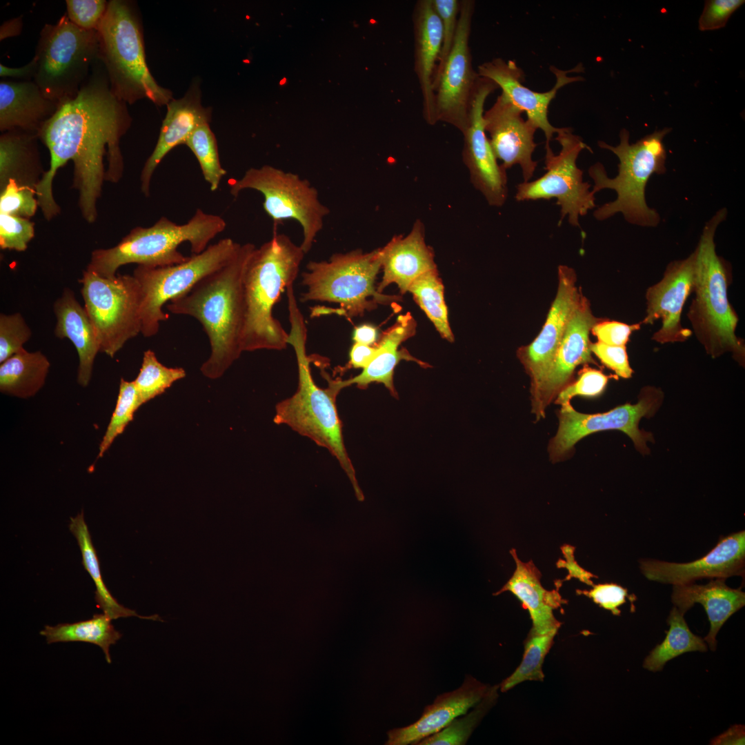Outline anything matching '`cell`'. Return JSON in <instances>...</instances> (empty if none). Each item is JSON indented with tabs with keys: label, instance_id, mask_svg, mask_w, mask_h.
I'll return each instance as SVG.
<instances>
[{
	"label": "cell",
	"instance_id": "22",
	"mask_svg": "<svg viewBox=\"0 0 745 745\" xmlns=\"http://www.w3.org/2000/svg\"><path fill=\"white\" fill-rule=\"evenodd\" d=\"M523 112L512 104L503 95L484 112V130L497 160L507 170L520 166L524 181H529L537 166L533 159L537 147L534 135L537 130Z\"/></svg>",
	"mask_w": 745,
	"mask_h": 745
},
{
	"label": "cell",
	"instance_id": "55",
	"mask_svg": "<svg viewBox=\"0 0 745 745\" xmlns=\"http://www.w3.org/2000/svg\"><path fill=\"white\" fill-rule=\"evenodd\" d=\"M35 74V63L32 59L26 65L19 68L7 67L0 64V76L1 77H12L21 81L33 80Z\"/></svg>",
	"mask_w": 745,
	"mask_h": 745
},
{
	"label": "cell",
	"instance_id": "17",
	"mask_svg": "<svg viewBox=\"0 0 745 745\" xmlns=\"http://www.w3.org/2000/svg\"><path fill=\"white\" fill-rule=\"evenodd\" d=\"M557 273V294L541 331L530 344L517 350V356L530 377L532 413L535 416L542 386L582 294L581 288L577 287V275L573 268L560 265Z\"/></svg>",
	"mask_w": 745,
	"mask_h": 745
},
{
	"label": "cell",
	"instance_id": "48",
	"mask_svg": "<svg viewBox=\"0 0 745 745\" xmlns=\"http://www.w3.org/2000/svg\"><path fill=\"white\" fill-rule=\"evenodd\" d=\"M432 1L434 8L441 20L443 30L442 46L434 77L435 81L442 70L455 39L460 10V1L432 0Z\"/></svg>",
	"mask_w": 745,
	"mask_h": 745
},
{
	"label": "cell",
	"instance_id": "57",
	"mask_svg": "<svg viewBox=\"0 0 745 745\" xmlns=\"http://www.w3.org/2000/svg\"><path fill=\"white\" fill-rule=\"evenodd\" d=\"M573 547L567 546L563 548L564 555L568 559L567 568L570 573V575L580 579L582 582L586 583L588 585L593 586V583L591 581V577H596L590 573L582 568L573 559Z\"/></svg>",
	"mask_w": 745,
	"mask_h": 745
},
{
	"label": "cell",
	"instance_id": "44",
	"mask_svg": "<svg viewBox=\"0 0 745 745\" xmlns=\"http://www.w3.org/2000/svg\"><path fill=\"white\" fill-rule=\"evenodd\" d=\"M0 213L30 219L39 207L36 189L10 180L0 190Z\"/></svg>",
	"mask_w": 745,
	"mask_h": 745
},
{
	"label": "cell",
	"instance_id": "50",
	"mask_svg": "<svg viewBox=\"0 0 745 745\" xmlns=\"http://www.w3.org/2000/svg\"><path fill=\"white\" fill-rule=\"evenodd\" d=\"M744 2V0L706 1L698 21L699 30H714L724 27L732 14Z\"/></svg>",
	"mask_w": 745,
	"mask_h": 745
},
{
	"label": "cell",
	"instance_id": "33",
	"mask_svg": "<svg viewBox=\"0 0 745 745\" xmlns=\"http://www.w3.org/2000/svg\"><path fill=\"white\" fill-rule=\"evenodd\" d=\"M38 135L19 130L0 137V190L10 180L36 189L43 171L37 146Z\"/></svg>",
	"mask_w": 745,
	"mask_h": 745
},
{
	"label": "cell",
	"instance_id": "25",
	"mask_svg": "<svg viewBox=\"0 0 745 745\" xmlns=\"http://www.w3.org/2000/svg\"><path fill=\"white\" fill-rule=\"evenodd\" d=\"M489 686L471 675H466L457 689L439 695L427 705L414 723L388 733V745H416L422 739L446 727L455 718L474 707L485 696Z\"/></svg>",
	"mask_w": 745,
	"mask_h": 745
},
{
	"label": "cell",
	"instance_id": "2",
	"mask_svg": "<svg viewBox=\"0 0 745 745\" xmlns=\"http://www.w3.org/2000/svg\"><path fill=\"white\" fill-rule=\"evenodd\" d=\"M255 248L251 243L241 244L228 264L167 304L171 313L191 316L203 326L211 352L201 371L208 378L221 377L243 352L246 312L244 275Z\"/></svg>",
	"mask_w": 745,
	"mask_h": 745
},
{
	"label": "cell",
	"instance_id": "7",
	"mask_svg": "<svg viewBox=\"0 0 745 745\" xmlns=\"http://www.w3.org/2000/svg\"><path fill=\"white\" fill-rule=\"evenodd\" d=\"M226 226L222 217L199 208L182 225L162 217L150 227L132 229L113 247L94 250L86 270L113 278L121 266L128 264L150 267L181 264L189 257L177 249L182 243L189 242L192 255L199 254Z\"/></svg>",
	"mask_w": 745,
	"mask_h": 745
},
{
	"label": "cell",
	"instance_id": "19",
	"mask_svg": "<svg viewBox=\"0 0 745 745\" xmlns=\"http://www.w3.org/2000/svg\"><path fill=\"white\" fill-rule=\"evenodd\" d=\"M582 65L568 70L558 69L554 66L550 70L556 77L554 87L545 92H538L524 86L522 82L524 74L515 61H506L501 58H495L484 62L477 68L479 77L493 81L501 89L503 95L512 104L523 112H526L527 119L537 128L543 131L546 137V146L554 134H557L562 128L554 127L549 121L548 113L551 101L555 97L557 91L563 86L577 81L581 77H568L569 72H579L582 70Z\"/></svg>",
	"mask_w": 745,
	"mask_h": 745
},
{
	"label": "cell",
	"instance_id": "18",
	"mask_svg": "<svg viewBox=\"0 0 745 745\" xmlns=\"http://www.w3.org/2000/svg\"><path fill=\"white\" fill-rule=\"evenodd\" d=\"M497 88L493 81L479 77L471 102L468 126L462 134V159L473 186L490 206L501 207L508 193L506 170L498 163L491 148L483 118L485 101Z\"/></svg>",
	"mask_w": 745,
	"mask_h": 745
},
{
	"label": "cell",
	"instance_id": "8",
	"mask_svg": "<svg viewBox=\"0 0 745 745\" xmlns=\"http://www.w3.org/2000/svg\"><path fill=\"white\" fill-rule=\"evenodd\" d=\"M670 131L668 128L655 130L630 144L629 132L622 129L617 146L598 141L601 148L613 152L619 162L618 174L614 178L608 177L604 166L599 162L588 169V174L594 181L592 192L595 195L603 189L614 190L617 193L615 200L604 203L594 211L596 219L606 220L620 212L632 224L648 227L659 224V215L646 204L645 190L653 175H662L666 172V152L663 139Z\"/></svg>",
	"mask_w": 745,
	"mask_h": 745
},
{
	"label": "cell",
	"instance_id": "38",
	"mask_svg": "<svg viewBox=\"0 0 745 745\" xmlns=\"http://www.w3.org/2000/svg\"><path fill=\"white\" fill-rule=\"evenodd\" d=\"M415 300L433 322L441 336L454 341L444 301V286L436 270L428 271L415 279L409 286Z\"/></svg>",
	"mask_w": 745,
	"mask_h": 745
},
{
	"label": "cell",
	"instance_id": "21",
	"mask_svg": "<svg viewBox=\"0 0 745 745\" xmlns=\"http://www.w3.org/2000/svg\"><path fill=\"white\" fill-rule=\"evenodd\" d=\"M745 532L741 530L719 539L704 557L688 563H673L657 559L639 560L641 572L648 579L664 584L681 585L703 578L726 579L744 576Z\"/></svg>",
	"mask_w": 745,
	"mask_h": 745
},
{
	"label": "cell",
	"instance_id": "15",
	"mask_svg": "<svg viewBox=\"0 0 745 745\" xmlns=\"http://www.w3.org/2000/svg\"><path fill=\"white\" fill-rule=\"evenodd\" d=\"M662 397L659 389L646 387L636 404H626L608 412L596 414L579 413L570 404L562 406L557 413V432L548 446L550 460L555 463L564 459L570 456L574 446L581 439L591 433L608 430L624 432L632 439L639 451L647 453L649 450L646 442L653 441L652 435L639 429V421L642 417H648L655 413Z\"/></svg>",
	"mask_w": 745,
	"mask_h": 745
},
{
	"label": "cell",
	"instance_id": "43",
	"mask_svg": "<svg viewBox=\"0 0 745 745\" xmlns=\"http://www.w3.org/2000/svg\"><path fill=\"white\" fill-rule=\"evenodd\" d=\"M141 405L134 381L121 378L116 406L99 445L98 457L103 456L115 438L123 432L133 419L135 413Z\"/></svg>",
	"mask_w": 745,
	"mask_h": 745
},
{
	"label": "cell",
	"instance_id": "36",
	"mask_svg": "<svg viewBox=\"0 0 745 745\" xmlns=\"http://www.w3.org/2000/svg\"><path fill=\"white\" fill-rule=\"evenodd\" d=\"M111 621L104 613L95 614L88 620L46 626L40 634L46 637L48 644L83 642L97 645L103 650L107 662L110 664V646L121 637Z\"/></svg>",
	"mask_w": 745,
	"mask_h": 745
},
{
	"label": "cell",
	"instance_id": "41",
	"mask_svg": "<svg viewBox=\"0 0 745 745\" xmlns=\"http://www.w3.org/2000/svg\"><path fill=\"white\" fill-rule=\"evenodd\" d=\"M557 632L544 635L529 633L525 642L522 661L515 670L499 685L501 692H506L525 681L543 682L544 675L542 665Z\"/></svg>",
	"mask_w": 745,
	"mask_h": 745
},
{
	"label": "cell",
	"instance_id": "11",
	"mask_svg": "<svg viewBox=\"0 0 745 745\" xmlns=\"http://www.w3.org/2000/svg\"><path fill=\"white\" fill-rule=\"evenodd\" d=\"M240 246L225 238L181 264L163 267L138 265L132 275L141 288L143 336H155L160 323L168 319L170 316L163 310L164 304L186 294L201 279L228 264Z\"/></svg>",
	"mask_w": 745,
	"mask_h": 745
},
{
	"label": "cell",
	"instance_id": "35",
	"mask_svg": "<svg viewBox=\"0 0 745 745\" xmlns=\"http://www.w3.org/2000/svg\"><path fill=\"white\" fill-rule=\"evenodd\" d=\"M69 528L79 544L81 552L83 565L95 584L97 605L103 610V613L112 620L131 616L156 619L154 617L139 616L135 611L127 608L118 603L110 594L103 581L96 550L93 546L83 512L78 514L75 517L70 518Z\"/></svg>",
	"mask_w": 745,
	"mask_h": 745
},
{
	"label": "cell",
	"instance_id": "10",
	"mask_svg": "<svg viewBox=\"0 0 745 745\" xmlns=\"http://www.w3.org/2000/svg\"><path fill=\"white\" fill-rule=\"evenodd\" d=\"M306 268L301 301L339 304L337 312L348 319L398 299L379 292L375 285L381 269L379 248L369 252L357 249L335 253L328 261H310Z\"/></svg>",
	"mask_w": 745,
	"mask_h": 745
},
{
	"label": "cell",
	"instance_id": "58",
	"mask_svg": "<svg viewBox=\"0 0 745 745\" xmlns=\"http://www.w3.org/2000/svg\"><path fill=\"white\" fill-rule=\"evenodd\" d=\"M377 330L375 326L370 324H363L356 327L352 335V339L355 343L365 345L371 346L374 344L377 341Z\"/></svg>",
	"mask_w": 745,
	"mask_h": 745
},
{
	"label": "cell",
	"instance_id": "16",
	"mask_svg": "<svg viewBox=\"0 0 745 745\" xmlns=\"http://www.w3.org/2000/svg\"><path fill=\"white\" fill-rule=\"evenodd\" d=\"M475 2L460 1L457 32L452 49L433 83L436 123H447L466 131L471 102L479 76L473 68L469 46Z\"/></svg>",
	"mask_w": 745,
	"mask_h": 745
},
{
	"label": "cell",
	"instance_id": "47",
	"mask_svg": "<svg viewBox=\"0 0 745 745\" xmlns=\"http://www.w3.org/2000/svg\"><path fill=\"white\" fill-rule=\"evenodd\" d=\"M34 236V223L30 219L0 213V248L25 251Z\"/></svg>",
	"mask_w": 745,
	"mask_h": 745
},
{
	"label": "cell",
	"instance_id": "56",
	"mask_svg": "<svg viewBox=\"0 0 745 745\" xmlns=\"http://www.w3.org/2000/svg\"><path fill=\"white\" fill-rule=\"evenodd\" d=\"M744 726L734 725L714 738L711 744L715 745L744 744Z\"/></svg>",
	"mask_w": 745,
	"mask_h": 745
},
{
	"label": "cell",
	"instance_id": "24",
	"mask_svg": "<svg viewBox=\"0 0 745 745\" xmlns=\"http://www.w3.org/2000/svg\"><path fill=\"white\" fill-rule=\"evenodd\" d=\"M199 86V79L192 81L183 97L172 98L166 105L167 112L157 143L140 175L141 191L146 197L150 195L152 175L166 155L176 146L184 145L199 126L211 120L212 108L202 105Z\"/></svg>",
	"mask_w": 745,
	"mask_h": 745
},
{
	"label": "cell",
	"instance_id": "52",
	"mask_svg": "<svg viewBox=\"0 0 745 745\" xmlns=\"http://www.w3.org/2000/svg\"><path fill=\"white\" fill-rule=\"evenodd\" d=\"M640 322L627 324L617 321L601 319L591 329L597 341L609 346H626L630 334L640 328Z\"/></svg>",
	"mask_w": 745,
	"mask_h": 745
},
{
	"label": "cell",
	"instance_id": "9",
	"mask_svg": "<svg viewBox=\"0 0 745 745\" xmlns=\"http://www.w3.org/2000/svg\"><path fill=\"white\" fill-rule=\"evenodd\" d=\"M97 30H83L63 14L54 24H45L34 56L33 81L59 108L74 99L98 60Z\"/></svg>",
	"mask_w": 745,
	"mask_h": 745
},
{
	"label": "cell",
	"instance_id": "26",
	"mask_svg": "<svg viewBox=\"0 0 745 745\" xmlns=\"http://www.w3.org/2000/svg\"><path fill=\"white\" fill-rule=\"evenodd\" d=\"M413 17L414 70L422 95V115L428 124L435 125L433 81L442 46V24L432 0L417 1Z\"/></svg>",
	"mask_w": 745,
	"mask_h": 745
},
{
	"label": "cell",
	"instance_id": "5",
	"mask_svg": "<svg viewBox=\"0 0 745 745\" xmlns=\"http://www.w3.org/2000/svg\"><path fill=\"white\" fill-rule=\"evenodd\" d=\"M727 216L719 210L704 225L694 250L695 297L687 317L698 341L707 353L717 357L731 352L739 361L744 357V341L735 334L738 316L728 299L731 281L730 265L715 250V234Z\"/></svg>",
	"mask_w": 745,
	"mask_h": 745
},
{
	"label": "cell",
	"instance_id": "1",
	"mask_svg": "<svg viewBox=\"0 0 745 745\" xmlns=\"http://www.w3.org/2000/svg\"><path fill=\"white\" fill-rule=\"evenodd\" d=\"M126 103L111 91L105 68L98 58L77 96L61 106L40 129L39 139L48 148L50 167L36 187L45 219L60 213L52 184L60 168L73 163L72 187L86 221L98 218L97 203L105 181L118 183L124 171L121 137L131 126Z\"/></svg>",
	"mask_w": 745,
	"mask_h": 745
},
{
	"label": "cell",
	"instance_id": "4",
	"mask_svg": "<svg viewBox=\"0 0 745 745\" xmlns=\"http://www.w3.org/2000/svg\"><path fill=\"white\" fill-rule=\"evenodd\" d=\"M305 254L289 237L277 233L252 252L244 275L243 352L286 348L288 333L272 315V309L284 288L293 284Z\"/></svg>",
	"mask_w": 745,
	"mask_h": 745
},
{
	"label": "cell",
	"instance_id": "53",
	"mask_svg": "<svg viewBox=\"0 0 745 745\" xmlns=\"http://www.w3.org/2000/svg\"><path fill=\"white\" fill-rule=\"evenodd\" d=\"M580 593L590 598L599 606L611 611L615 615H620L621 611L618 607L626 602V597L628 596L626 588L613 583L593 584L592 589L582 590Z\"/></svg>",
	"mask_w": 745,
	"mask_h": 745
},
{
	"label": "cell",
	"instance_id": "32",
	"mask_svg": "<svg viewBox=\"0 0 745 745\" xmlns=\"http://www.w3.org/2000/svg\"><path fill=\"white\" fill-rule=\"evenodd\" d=\"M57 323L54 334L67 338L74 346L79 355L77 381L86 387L92 377L95 359L100 352L99 343L92 323L75 297L74 292L65 288L53 304Z\"/></svg>",
	"mask_w": 745,
	"mask_h": 745
},
{
	"label": "cell",
	"instance_id": "42",
	"mask_svg": "<svg viewBox=\"0 0 745 745\" xmlns=\"http://www.w3.org/2000/svg\"><path fill=\"white\" fill-rule=\"evenodd\" d=\"M184 145L195 155L210 190H217L227 172L221 165L217 139L209 123L199 126Z\"/></svg>",
	"mask_w": 745,
	"mask_h": 745
},
{
	"label": "cell",
	"instance_id": "20",
	"mask_svg": "<svg viewBox=\"0 0 745 745\" xmlns=\"http://www.w3.org/2000/svg\"><path fill=\"white\" fill-rule=\"evenodd\" d=\"M694 282L692 252L686 259L668 264L661 281L647 289L646 315L640 324L662 321L661 328L653 335V340L660 344L683 342L692 335L691 330L682 327L681 314L686 300L693 292Z\"/></svg>",
	"mask_w": 745,
	"mask_h": 745
},
{
	"label": "cell",
	"instance_id": "27",
	"mask_svg": "<svg viewBox=\"0 0 745 745\" xmlns=\"http://www.w3.org/2000/svg\"><path fill=\"white\" fill-rule=\"evenodd\" d=\"M379 248L383 277L377 290L380 293L391 284L405 293L415 279L437 269L433 252L425 242L424 226L419 219L406 236H395Z\"/></svg>",
	"mask_w": 745,
	"mask_h": 745
},
{
	"label": "cell",
	"instance_id": "49",
	"mask_svg": "<svg viewBox=\"0 0 745 745\" xmlns=\"http://www.w3.org/2000/svg\"><path fill=\"white\" fill-rule=\"evenodd\" d=\"M108 3L105 0H66L67 16L81 29L97 30Z\"/></svg>",
	"mask_w": 745,
	"mask_h": 745
},
{
	"label": "cell",
	"instance_id": "13",
	"mask_svg": "<svg viewBox=\"0 0 745 745\" xmlns=\"http://www.w3.org/2000/svg\"><path fill=\"white\" fill-rule=\"evenodd\" d=\"M79 282L100 352L112 358L128 340L141 333L139 284L133 275L105 278L86 269Z\"/></svg>",
	"mask_w": 745,
	"mask_h": 745
},
{
	"label": "cell",
	"instance_id": "28",
	"mask_svg": "<svg viewBox=\"0 0 745 745\" xmlns=\"http://www.w3.org/2000/svg\"><path fill=\"white\" fill-rule=\"evenodd\" d=\"M59 106L45 97L33 80L0 82V130L38 135Z\"/></svg>",
	"mask_w": 745,
	"mask_h": 745
},
{
	"label": "cell",
	"instance_id": "29",
	"mask_svg": "<svg viewBox=\"0 0 745 745\" xmlns=\"http://www.w3.org/2000/svg\"><path fill=\"white\" fill-rule=\"evenodd\" d=\"M516 564L515 570L508 582L493 595L509 591L528 610L532 620L530 633L544 635L557 631L560 623L555 617L553 610L560 606L563 600L558 592L546 590L541 584L542 575L532 561L523 562L513 548L510 551Z\"/></svg>",
	"mask_w": 745,
	"mask_h": 745
},
{
	"label": "cell",
	"instance_id": "31",
	"mask_svg": "<svg viewBox=\"0 0 745 745\" xmlns=\"http://www.w3.org/2000/svg\"><path fill=\"white\" fill-rule=\"evenodd\" d=\"M415 322L409 313L400 315L396 323L383 332L379 342V351L361 373L346 380L328 381V388L335 394L344 388L355 384L358 388H366L372 383H379L397 396L393 384L394 370L402 359H415L404 349L399 350L400 344L415 333Z\"/></svg>",
	"mask_w": 745,
	"mask_h": 745
},
{
	"label": "cell",
	"instance_id": "30",
	"mask_svg": "<svg viewBox=\"0 0 745 745\" xmlns=\"http://www.w3.org/2000/svg\"><path fill=\"white\" fill-rule=\"evenodd\" d=\"M724 581L716 578L704 585H673L671 595L674 606L684 614L696 603L704 606L711 626L704 639L712 650L716 648V635L724 624L745 604L744 592L728 587Z\"/></svg>",
	"mask_w": 745,
	"mask_h": 745
},
{
	"label": "cell",
	"instance_id": "39",
	"mask_svg": "<svg viewBox=\"0 0 745 745\" xmlns=\"http://www.w3.org/2000/svg\"><path fill=\"white\" fill-rule=\"evenodd\" d=\"M499 685L490 687L482 699L468 713L455 718L446 727L417 743L416 745H464L480 722L495 704Z\"/></svg>",
	"mask_w": 745,
	"mask_h": 745
},
{
	"label": "cell",
	"instance_id": "46",
	"mask_svg": "<svg viewBox=\"0 0 745 745\" xmlns=\"http://www.w3.org/2000/svg\"><path fill=\"white\" fill-rule=\"evenodd\" d=\"M609 377L601 370L588 366L579 372L578 377L564 388L557 395L555 404L562 406L570 404L571 399L577 395L594 397L604 390Z\"/></svg>",
	"mask_w": 745,
	"mask_h": 745
},
{
	"label": "cell",
	"instance_id": "12",
	"mask_svg": "<svg viewBox=\"0 0 745 745\" xmlns=\"http://www.w3.org/2000/svg\"><path fill=\"white\" fill-rule=\"evenodd\" d=\"M229 189L234 197L246 189L261 192L264 209L275 226L286 219L298 221L303 231L300 246L305 253L312 248L330 212L308 180L269 165L249 168L241 179L229 181Z\"/></svg>",
	"mask_w": 745,
	"mask_h": 745
},
{
	"label": "cell",
	"instance_id": "23",
	"mask_svg": "<svg viewBox=\"0 0 745 745\" xmlns=\"http://www.w3.org/2000/svg\"><path fill=\"white\" fill-rule=\"evenodd\" d=\"M602 318L594 316L588 299L582 294L567 325L556 352L551 369L542 386L537 420L545 416V409L559 393L573 381L577 367L595 364L590 350L589 335Z\"/></svg>",
	"mask_w": 745,
	"mask_h": 745
},
{
	"label": "cell",
	"instance_id": "51",
	"mask_svg": "<svg viewBox=\"0 0 745 745\" xmlns=\"http://www.w3.org/2000/svg\"><path fill=\"white\" fill-rule=\"evenodd\" d=\"M590 350L603 365L622 378L631 377L633 370L629 365L626 346H609L597 341L590 344Z\"/></svg>",
	"mask_w": 745,
	"mask_h": 745
},
{
	"label": "cell",
	"instance_id": "3",
	"mask_svg": "<svg viewBox=\"0 0 745 745\" xmlns=\"http://www.w3.org/2000/svg\"><path fill=\"white\" fill-rule=\"evenodd\" d=\"M290 330L288 344L295 350L298 366V386L290 397L275 406L273 421L284 424L319 446L326 448L339 461L351 480L358 499L364 496L355 478V470L344 444L342 424L336 397L328 387L321 388L315 382L306 354L307 328L299 309L292 288L286 290Z\"/></svg>",
	"mask_w": 745,
	"mask_h": 745
},
{
	"label": "cell",
	"instance_id": "40",
	"mask_svg": "<svg viewBox=\"0 0 745 745\" xmlns=\"http://www.w3.org/2000/svg\"><path fill=\"white\" fill-rule=\"evenodd\" d=\"M186 375L183 368L166 367L158 360L153 350H147L139 372L133 381L141 404L161 395Z\"/></svg>",
	"mask_w": 745,
	"mask_h": 745
},
{
	"label": "cell",
	"instance_id": "34",
	"mask_svg": "<svg viewBox=\"0 0 745 745\" xmlns=\"http://www.w3.org/2000/svg\"><path fill=\"white\" fill-rule=\"evenodd\" d=\"M50 365L41 351L23 348L1 363V393L23 399L34 396L44 385Z\"/></svg>",
	"mask_w": 745,
	"mask_h": 745
},
{
	"label": "cell",
	"instance_id": "59",
	"mask_svg": "<svg viewBox=\"0 0 745 745\" xmlns=\"http://www.w3.org/2000/svg\"><path fill=\"white\" fill-rule=\"evenodd\" d=\"M21 27L22 21L19 17L5 22L1 27V39L19 34Z\"/></svg>",
	"mask_w": 745,
	"mask_h": 745
},
{
	"label": "cell",
	"instance_id": "6",
	"mask_svg": "<svg viewBox=\"0 0 745 745\" xmlns=\"http://www.w3.org/2000/svg\"><path fill=\"white\" fill-rule=\"evenodd\" d=\"M97 32L98 58L112 93L126 103L148 99L157 106L167 105L172 92L158 84L149 70L136 4L126 0L109 1Z\"/></svg>",
	"mask_w": 745,
	"mask_h": 745
},
{
	"label": "cell",
	"instance_id": "45",
	"mask_svg": "<svg viewBox=\"0 0 745 745\" xmlns=\"http://www.w3.org/2000/svg\"><path fill=\"white\" fill-rule=\"evenodd\" d=\"M32 331L20 312L0 315V364L23 348Z\"/></svg>",
	"mask_w": 745,
	"mask_h": 745
},
{
	"label": "cell",
	"instance_id": "37",
	"mask_svg": "<svg viewBox=\"0 0 745 745\" xmlns=\"http://www.w3.org/2000/svg\"><path fill=\"white\" fill-rule=\"evenodd\" d=\"M684 615V613L676 607L672 608L667 619L669 629L666 636L645 658L644 668L653 672L660 671L667 662L685 653L707 650L704 639L691 631Z\"/></svg>",
	"mask_w": 745,
	"mask_h": 745
},
{
	"label": "cell",
	"instance_id": "60",
	"mask_svg": "<svg viewBox=\"0 0 745 745\" xmlns=\"http://www.w3.org/2000/svg\"><path fill=\"white\" fill-rule=\"evenodd\" d=\"M286 78H284V79H282V80L281 81L280 83H281V84H284V83H286Z\"/></svg>",
	"mask_w": 745,
	"mask_h": 745
},
{
	"label": "cell",
	"instance_id": "14",
	"mask_svg": "<svg viewBox=\"0 0 745 745\" xmlns=\"http://www.w3.org/2000/svg\"><path fill=\"white\" fill-rule=\"evenodd\" d=\"M555 139L561 150L555 155L550 145L545 146L546 172L534 181L519 183L515 197L518 201L555 198L560 206L559 225L568 217L570 225L579 227V217L596 205L595 194L590 190V184L583 181V171L577 167V159L583 150L593 151L569 128H562Z\"/></svg>",
	"mask_w": 745,
	"mask_h": 745
},
{
	"label": "cell",
	"instance_id": "54",
	"mask_svg": "<svg viewBox=\"0 0 745 745\" xmlns=\"http://www.w3.org/2000/svg\"><path fill=\"white\" fill-rule=\"evenodd\" d=\"M379 346L355 343L349 353V364L355 368H364L375 357Z\"/></svg>",
	"mask_w": 745,
	"mask_h": 745
}]
</instances>
